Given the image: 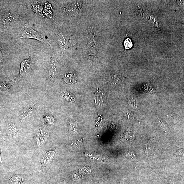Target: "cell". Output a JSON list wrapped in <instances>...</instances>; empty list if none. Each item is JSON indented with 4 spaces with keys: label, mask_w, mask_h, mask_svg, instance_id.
I'll list each match as a JSON object with an SVG mask.
<instances>
[{
    "label": "cell",
    "mask_w": 184,
    "mask_h": 184,
    "mask_svg": "<svg viewBox=\"0 0 184 184\" xmlns=\"http://www.w3.org/2000/svg\"><path fill=\"white\" fill-rule=\"evenodd\" d=\"M36 139L38 146H41L44 143V139L40 131H38L36 134Z\"/></svg>",
    "instance_id": "11"
},
{
    "label": "cell",
    "mask_w": 184,
    "mask_h": 184,
    "mask_svg": "<svg viewBox=\"0 0 184 184\" xmlns=\"http://www.w3.org/2000/svg\"><path fill=\"white\" fill-rule=\"evenodd\" d=\"M22 37L19 38L18 39L22 38H31L37 40L42 43L49 44L44 36L33 29L27 23L24 24L23 26L22 30Z\"/></svg>",
    "instance_id": "2"
},
{
    "label": "cell",
    "mask_w": 184,
    "mask_h": 184,
    "mask_svg": "<svg viewBox=\"0 0 184 184\" xmlns=\"http://www.w3.org/2000/svg\"><path fill=\"white\" fill-rule=\"evenodd\" d=\"M178 4L179 5L182 9L183 10V11H184V1H177Z\"/></svg>",
    "instance_id": "19"
},
{
    "label": "cell",
    "mask_w": 184,
    "mask_h": 184,
    "mask_svg": "<svg viewBox=\"0 0 184 184\" xmlns=\"http://www.w3.org/2000/svg\"><path fill=\"white\" fill-rule=\"evenodd\" d=\"M167 117L169 118L175 123L177 122L178 120L180 119V117L177 115L175 113H171L167 116Z\"/></svg>",
    "instance_id": "16"
},
{
    "label": "cell",
    "mask_w": 184,
    "mask_h": 184,
    "mask_svg": "<svg viewBox=\"0 0 184 184\" xmlns=\"http://www.w3.org/2000/svg\"><path fill=\"white\" fill-rule=\"evenodd\" d=\"M29 62H30V60H29V58L24 60L22 62L21 65L20 69L21 73L25 71L26 69L27 68V67L29 65Z\"/></svg>",
    "instance_id": "12"
},
{
    "label": "cell",
    "mask_w": 184,
    "mask_h": 184,
    "mask_svg": "<svg viewBox=\"0 0 184 184\" xmlns=\"http://www.w3.org/2000/svg\"><path fill=\"white\" fill-rule=\"evenodd\" d=\"M85 1H74L66 5L64 7L67 14L73 15L77 14L84 6Z\"/></svg>",
    "instance_id": "3"
},
{
    "label": "cell",
    "mask_w": 184,
    "mask_h": 184,
    "mask_svg": "<svg viewBox=\"0 0 184 184\" xmlns=\"http://www.w3.org/2000/svg\"><path fill=\"white\" fill-rule=\"evenodd\" d=\"M156 115L157 116V117L158 124L160 126L161 128L164 130L165 132L166 133L167 132V130L165 125V124L163 121L159 117L158 115H157V114H156Z\"/></svg>",
    "instance_id": "14"
},
{
    "label": "cell",
    "mask_w": 184,
    "mask_h": 184,
    "mask_svg": "<svg viewBox=\"0 0 184 184\" xmlns=\"http://www.w3.org/2000/svg\"><path fill=\"white\" fill-rule=\"evenodd\" d=\"M58 38L59 43L63 49L67 50L70 48L71 42L70 39L66 34L59 33Z\"/></svg>",
    "instance_id": "4"
},
{
    "label": "cell",
    "mask_w": 184,
    "mask_h": 184,
    "mask_svg": "<svg viewBox=\"0 0 184 184\" xmlns=\"http://www.w3.org/2000/svg\"><path fill=\"white\" fill-rule=\"evenodd\" d=\"M44 118L45 120L48 124H53L54 122V118L51 115H50L49 114L45 115Z\"/></svg>",
    "instance_id": "13"
},
{
    "label": "cell",
    "mask_w": 184,
    "mask_h": 184,
    "mask_svg": "<svg viewBox=\"0 0 184 184\" xmlns=\"http://www.w3.org/2000/svg\"><path fill=\"white\" fill-rule=\"evenodd\" d=\"M151 150L150 144L148 143L147 144L146 147L145 152L147 155H148L150 153Z\"/></svg>",
    "instance_id": "18"
},
{
    "label": "cell",
    "mask_w": 184,
    "mask_h": 184,
    "mask_svg": "<svg viewBox=\"0 0 184 184\" xmlns=\"http://www.w3.org/2000/svg\"><path fill=\"white\" fill-rule=\"evenodd\" d=\"M124 45L126 50L130 49L132 47L133 43L131 39L129 38H127L125 40Z\"/></svg>",
    "instance_id": "15"
},
{
    "label": "cell",
    "mask_w": 184,
    "mask_h": 184,
    "mask_svg": "<svg viewBox=\"0 0 184 184\" xmlns=\"http://www.w3.org/2000/svg\"><path fill=\"white\" fill-rule=\"evenodd\" d=\"M6 128L9 133L12 135H15L18 132L16 126L13 123H8L7 124Z\"/></svg>",
    "instance_id": "9"
},
{
    "label": "cell",
    "mask_w": 184,
    "mask_h": 184,
    "mask_svg": "<svg viewBox=\"0 0 184 184\" xmlns=\"http://www.w3.org/2000/svg\"><path fill=\"white\" fill-rule=\"evenodd\" d=\"M56 60L54 54H53L52 56L51 61L50 62L48 69V74L50 78L53 77L54 75L56 72Z\"/></svg>",
    "instance_id": "8"
},
{
    "label": "cell",
    "mask_w": 184,
    "mask_h": 184,
    "mask_svg": "<svg viewBox=\"0 0 184 184\" xmlns=\"http://www.w3.org/2000/svg\"><path fill=\"white\" fill-rule=\"evenodd\" d=\"M128 103L129 105L134 107L137 108V105L136 100L133 98H131L129 99Z\"/></svg>",
    "instance_id": "17"
},
{
    "label": "cell",
    "mask_w": 184,
    "mask_h": 184,
    "mask_svg": "<svg viewBox=\"0 0 184 184\" xmlns=\"http://www.w3.org/2000/svg\"><path fill=\"white\" fill-rule=\"evenodd\" d=\"M36 107L34 105L24 107L19 113V116L22 121L32 115L35 111Z\"/></svg>",
    "instance_id": "6"
},
{
    "label": "cell",
    "mask_w": 184,
    "mask_h": 184,
    "mask_svg": "<svg viewBox=\"0 0 184 184\" xmlns=\"http://www.w3.org/2000/svg\"><path fill=\"white\" fill-rule=\"evenodd\" d=\"M55 154V151L50 150L45 154L41 161V165L42 168L50 164L54 157Z\"/></svg>",
    "instance_id": "5"
},
{
    "label": "cell",
    "mask_w": 184,
    "mask_h": 184,
    "mask_svg": "<svg viewBox=\"0 0 184 184\" xmlns=\"http://www.w3.org/2000/svg\"><path fill=\"white\" fill-rule=\"evenodd\" d=\"M16 19L15 15L10 11L4 13L2 17L1 22L4 24H10L15 21Z\"/></svg>",
    "instance_id": "7"
},
{
    "label": "cell",
    "mask_w": 184,
    "mask_h": 184,
    "mask_svg": "<svg viewBox=\"0 0 184 184\" xmlns=\"http://www.w3.org/2000/svg\"><path fill=\"white\" fill-rule=\"evenodd\" d=\"M88 35V48L90 58L95 59L99 54L100 40L94 28L91 26L87 29Z\"/></svg>",
    "instance_id": "1"
},
{
    "label": "cell",
    "mask_w": 184,
    "mask_h": 184,
    "mask_svg": "<svg viewBox=\"0 0 184 184\" xmlns=\"http://www.w3.org/2000/svg\"><path fill=\"white\" fill-rule=\"evenodd\" d=\"M41 134L44 140L47 139L49 136V133L46 126L42 125L39 128Z\"/></svg>",
    "instance_id": "10"
}]
</instances>
